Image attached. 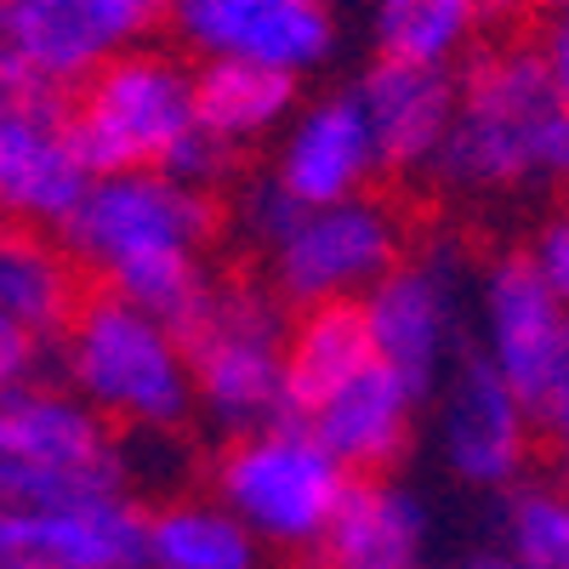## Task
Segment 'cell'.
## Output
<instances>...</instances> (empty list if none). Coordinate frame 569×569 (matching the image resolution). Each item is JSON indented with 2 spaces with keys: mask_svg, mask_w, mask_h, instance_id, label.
Segmentation results:
<instances>
[{
  "mask_svg": "<svg viewBox=\"0 0 569 569\" xmlns=\"http://www.w3.org/2000/svg\"><path fill=\"white\" fill-rule=\"evenodd\" d=\"M507 552L518 569H569V490H518L507 507Z\"/></svg>",
  "mask_w": 569,
  "mask_h": 569,
  "instance_id": "obj_25",
  "label": "cell"
},
{
  "mask_svg": "<svg viewBox=\"0 0 569 569\" xmlns=\"http://www.w3.org/2000/svg\"><path fill=\"white\" fill-rule=\"evenodd\" d=\"M427 512L393 479H353L325 536V569H421Z\"/></svg>",
  "mask_w": 569,
  "mask_h": 569,
  "instance_id": "obj_21",
  "label": "cell"
},
{
  "mask_svg": "<svg viewBox=\"0 0 569 569\" xmlns=\"http://www.w3.org/2000/svg\"><path fill=\"white\" fill-rule=\"evenodd\" d=\"M370 365H376V342L359 302L302 308V319L291 325V348H284V416L308 421Z\"/></svg>",
  "mask_w": 569,
  "mask_h": 569,
  "instance_id": "obj_20",
  "label": "cell"
},
{
  "mask_svg": "<svg viewBox=\"0 0 569 569\" xmlns=\"http://www.w3.org/2000/svg\"><path fill=\"white\" fill-rule=\"evenodd\" d=\"M541 427H547L552 456H558V479H563V490H569V353H563L558 382H552V393H547V405H541Z\"/></svg>",
  "mask_w": 569,
  "mask_h": 569,
  "instance_id": "obj_27",
  "label": "cell"
},
{
  "mask_svg": "<svg viewBox=\"0 0 569 569\" xmlns=\"http://www.w3.org/2000/svg\"><path fill=\"white\" fill-rule=\"evenodd\" d=\"M416 393L399 382V376L376 359L365 376L319 405L308 416V427L325 439V450L337 456L353 479H382V467L399 461V450L410 445V421H416Z\"/></svg>",
  "mask_w": 569,
  "mask_h": 569,
  "instance_id": "obj_19",
  "label": "cell"
},
{
  "mask_svg": "<svg viewBox=\"0 0 569 569\" xmlns=\"http://www.w3.org/2000/svg\"><path fill=\"white\" fill-rule=\"evenodd\" d=\"M0 7H52V0H0Z\"/></svg>",
  "mask_w": 569,
  "mask_h": 569,
  "instance_id": "obj_30",
  "label": "cell"
},
{
  "mask_svg": "<svg viewBox=\"0 0 569 569\" xmlns=\"http://www.w3.org/2000/svg\"><path fill=\"white\" fill-rule=\"evenodd\" d=\"M536 268H541V279L558 291V302L569 308V211H558L541 233H536Z\"/></svg>",
  "mask_w": 569,
  "mask_h": 569,
  "instance_id": "obj_26",
  "label": "cell"
},
{
  "mask_svg": "<svg viewBox=\"0 0 569 569\" xmlns=\"http://www.w3.org/2000/svg\"><path fill=\"white\" fill-rule=\"evenodd\" d=\"M353 472L325 450L308 421H273L233 439L217 461L222 507L273 547H325Z\"/></svg>",
  "mask_w": 569,
  "mask_h": 569,
  "instance_id": "obj_5",
  "label": "cell"
},
{
  "mask_svg": "<svg viewBox=\"0 0 569 569\" xmlns=\"http://www.w3.org/2000/svg\"><path fill=\"white\" fill-rule=\"evenodd\" d=\"M501 7H525V0H501Z\"/></svg>",
  "mask_w": 569,
  "mask_h": 569,
  "instance_id": "obj_32",
  "label": "cell"
},
{
  "mask_svg": "<svg viewBox=\"0 0 569 569\" xmlns=\"http://www.w3.org/2000/svg\"><path fill=\"white\" fill-rule=\"evenodd\" d=\"M479 330L485 359L518 388L536 416L558 382V365L569 353V308L541 279L536 257H501L479 284Z\"/></svg>",
  "mask_w": 569,
  "mask_h": 569,
  "instance_id": "obj_14",
  "label": "cell"
},
{
  "mask_svg": "<svg viewBox=\"0 0 569 569\" xmlns=\"http://www.w3.org/2000/svg\"><path fill=\"white\" fill-rule=\"evenodd\" d=\"M126 479V456L80 393L46 382L12 388L0 405V485L7 507H52L74 496H109Z\"/></svg>",
  "mask_w": 569,
  "mask_h": 569,
  "instance_id": "obj_7",
  "label": "cell"
},
{
  "mask_svg": "<svg viewBox=\"0 0 569 569\" xmlns=\"http://www.w3.org/2000/svg\"><path fill=\"white\" fill-rule=\"evenodd\" d=\"M456 569H518V558L501 547V552H472V558H461Z\"/></svg>",
  "mask_w": 569,
  "mask_h": 569,
  "instance_id": "obj_29",
  "label": "cell"
},
{
  "mask_svg": "<svg viewBox=\"0 0 569 569\" xmlns=\"http://www.w3.org/2000/svg\"><path fill=\"white\" fill-rule=\"evenodd\" d=\"M541 52H547V69H552V80H558V91H563V103H569V18H552Z\"/></svg>",
  "mask_w": 569,
  "mask_h": 569,
  "instance_id": "obj_28",
  "label": "cell"
},
{
  "mask_svg": "<svg viewBox=\"0 0 569 569\" xmlns=\"http://www.w3.org/2000/svg\"><path fill=\"white\" fill-rule=\"evenodd\" d=\"M177 337L194 370L200 405L228 427H273L284 421V330L268 291L240 279H211L206 297L177 319Z\"/></svg>",
  "mask_w": 569,
  "mask_h": 569,
  "instance_id": "obj_4",
  "label": "cell"
},
{
  "mask_svg": "<svg viewBox=\"0 0 569 569\" xmlns=\"http://www.w3.org/2000/svg\"><path fill=\"white\" fill-rule=\"evenodd\" d=\"M530 405L518 399V388L485 359L461 353V365L445 382V410H439V445L456 479L467 485H512L518 467L530 456Z\"/></svg>",
  "mask_w": 569,
  "mask_h": 569,
  "instance_id": "obj_16",
  "label": "cell"
},
{
  "mask_svg": "<svg viewBox=\"0 0 569 569\" xmlns=\"http://www.w3.org/2000/svg\"><path fill=\"white\" fill-rule=\"evenodd\" d=\"M558 18H569V0H558Z\"/></svg>",
  "mask_w": 569,
  "mask_h": 569,
  "instance_id": "obj_31",
  "label": "cell"
},
{
  "mask_svg": "<svg viewBox=\"0 0 569 569\" xmlns=\"http://www.w3.org/2000/svg\"><path fill=\"white\" fill-rule=\"evenodd\" d=\"M211 200L166 171H120L98 177L80 217L63 228L74 262L103 273V291L137 302L177 330V319L206 297L200 251L211 240Z\"/></svg>",
  "mask_w": 569,
  "mask_h": 569,
  "instance_id": "obj_1",
  "label": "cell"
},
{
  "mask_svg": "<svg viewBox=\"0 0 569 569\" xmlns=\"http://www.w3.org/2000/svg\"><path fill=\"white\" fill-rule=\"evenodd\" d=\"M485 12L490 0H370V34L393 63L450 69Z\"/></svg>",
  "mask_w": 569,
  "mask_h": 569,
  "instance_id": "obj_23",
  "label": "cell"
},
{
  "mask_svg": "<svg viewBox=\"0 0 569 569\" xmlns=\"http://www.w3.org/2000/svg\"><path fill=\"white\" fill-rule=\"evenodd\" d=\"M63 370L91 410L131 427H177L200 399L182 337L114 291L86 297L63 337Z\"/></svg>",
  "mask_w": 569,
  "mask_h": 569,
  "instance_id": "obj_3",
  "label": "cell"
},
{
  "mask_svg": "<svg viewBox=\"0 0 569 569\" xmlns=\"http://www.w3.org/2000/svg\"><path fill=\"white\" fill-rule=\"evenodd\" d=\"M80 308L86 297L74 251L34 228H12L0 246V376H7V393L29 388V370H40L46 353L63 348Z\"/></svg>",
  "mask_w": 569,
  "mask_h": 569,
  "instance_id": "obj_12",
  "label": "cell"
},
{
  "mask_svg": "<svg viewBox=\"0 0 569 569\" xmlns=\"http://www.w3.org/2000/svg\"><path fill=\"white\" fill-rule=\"evenodd\" d=\"M166 18L206 63H262L302 74L337 46L330 0H166Z\"/></svg>",
  "mask_w": 569,
  "mask_h": 569,
  "instance_id": "obj_10",
  "label": "cell"
},
{
  "mask_svg": "<svg viewBox=\"0 0 569 569\" xmlns=\"http://www.w3.org/2000/svg\"><path fill=\"white\" fill-rule=\"evenodd\" d=\"M69 126L98 177L166 171L200 131V86L166 52H126L74 91Z\"/></svg>",
  "mask_w": 569,
  "mask_h": 569,
  "instance_id": "obj_6",
  "label": "cell"
},
{
  "mask_svg": "<svg viewBox=\"0 0 569 569\" xmlns=\"http://www.w3.org/2000/svg\"><path fill=\"white\" fill-rule=\"evenodd\" d=\"M376 359H382L416 399L439 393V376L456 359V284L439 257L399 262L376 291L359 302Z\"/></svg>",
  "mask_w": 569,
  "mask_h": 569,
  "instance_id": "obj_15",
  "label": "cell"
},
{
  "mask_svg": "<svg viewBox=\"0 0 569 569\" xmlns=\"http://www.w3.org/2000/svg\"><path fill=\"white\" fill-rule=\"evenodd\" d=\"M353 98L370 120L382 166L421 171V166H439V154H445V137H450L456 103H461V80L433 63L376 58L370 74L353 86Z\"/></svg>",
  "mask_w": 569,
  "mask_h": 569,
  "instance_id": "obj_17",
  "label": "cell"
},
{
  "mask_svg": "<svg viewBox=\"0 0 569 569\" xmlns=\"http://www.w3.org/2000/svg\"><path fill=\"white\" fill-rule=\"evenodd\" d=\"M382 166L376 154V137H370V120L359 109V98H325L313 103L297 131L284 137V154H279V188L291 194L297 206H342V200H359L370 171Z\"/></svg>",
  "mask_w": 569,
  "mask_h": 569,
  "instance_id": "obj_18",
  "label": "cell"
},
{
  "mask_svg": "<svg viewBox=\"0 0 569 569\" xmlns=\"http://www.w3.org/2000/svg\"><path fill=\"white\" fill-rule=\"evenodd\" d=\"M149 569H257V536L228 507L177 501L149 518Z\"/></svg>",
  "mask_w": 569,
  "mask_h": 569,
  "instance_id": "obj_24",
  "label": "cell"
},
{
  "mask_svg": "<svg viewBox=\"0 0 569 569\" xmlns=\"http://www.w3.org/2000/svg\"><path fill=\"white\" fill-rule=\"evenodd\" d=\"M149 518L120 490L74 496L52 507H7L0 518V569H142Z\"/></svg>",
  "mask_w": 569,
  "mask_h": 569,
  "instance_id": "obj_13",
  "label": "cell"
},
{
  "mask_svg": "<svg viewBox=\"0 0 569 569\" xmlns=\"http://www.w3.org/2000/svg\"><path fill=\"white\" fill-rule=\"evenodd\" d=\"M69 103L74 98H7L0 114V194L29 228L63 233L98 188V171L74 142Z\"/></svg>",
  "mask_w": 569,
  "mask_h": 569,
  "instance_id": "obj_11",
  "label": "cell"
},
{
  "mask_svg": "<svg viewBox=\"0 0 569 569\" xmlns=\"http://www.w3.org/2000/svg\"><path fill=\"white\" fill-rule=\"evenodd\" d=\"M166 18V0H52L0 7V86L7 98H74Z\"/></svg>",
  "mask_w": 569,
  "mask_h": 569,
  "instance_id": "obj_8",
  "label": "cell"
},
{
  "mask_svg": "<svg viewBox=\"0 0 569 569\" xmlns=\"http://www.w3.org/2000/svg\"><path fill=\"white\" fill-rule=\"evenodd\" d=\"M273 284L302 308L325 302H365L376 284L399 268V222L376 200H342V206H313L297 217V228L279 240Z\"/></svg>",
  "mask_w": 569,
  "mask_h": 569,
  "instance_id": "obj_9",
  "label": "cell"
},
{
  "mask_svg": "<svg viewBox=\"0 0 569 569\" xmlns=\"http://www.w3.org/2000/svg\"><path fill=\"white\" fill-rule=\"evenodd\" d=\"M433 171L456 194L569 182V103L541 46L512 40L467 63L456 126Z\"/></svg>",
  "mask_w": 569,
  "mask_h": 569,
  "instance_id": "obj_2",
  "label": "cell"
},
{
  "mask_svg": "<svg viewBox=\"0 0 569 569\" xmlns=\"http://www.w3.org/2000/svg\"><path fill=\"white\" fill-rule=\"evenodd\" d=\"M194 86H200V126L228 149L268 137L297 103V74L262 63H200Z\"/></svg>",
  "mask_w": 569,
  "mask_h": 569,
  "instance_id": "obj_22",
  "label": "cell"
}]
</instances>
